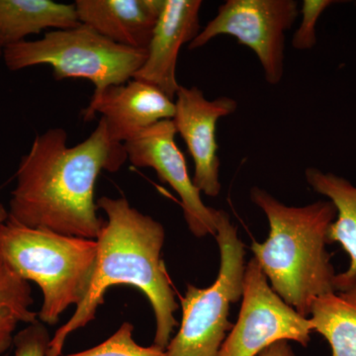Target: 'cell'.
Returning a JSON list of instances; mask_svg holds the SVG:
<instances>
[{
  "mask_svg": "<svg viewBox=\"0 0 356 356\" xmlns=\"http://www.w3.org/2000/svg\"><path fill=\"white\" fill-rule=\"evenodd\" d=\"M128 161L125 147L100 118L90 136L67 146L64 129L37 135L21 158L8 220L28 228L96 240L106 220L98 215L95 184L102 170L116 172Z\"/></svg>",
  "mask_w": 356,
  "mask_h": 356,
  "instance_id": "cell-1",
  "label": "cell"
},
{
  "mask_svg": "<svg viewBox=\"0 0 356 356\" xmlns=\"http://www.w3.org/2000/svg\"><path fill=\"white\" fill-rule=\"evenodd\" d=\"M96 203L107 220L95 240L92 280L72 317L51 337L47 356L62 355L67 337L95 320L104 304L105 293L114 285H130L147 297L156 317L154 344L165 350L178 325L175 315L179 305L161 259L165 228L132 207L126 198L103 196Z\"/></svg>",
  "mask_w": 356,
  "mask_h": 356,
  "instance_id": "cell-2",
  "label": "cell"
},
{
  "mask_svg": "<svg viewBox=\"0 0 356 356\" xmlns=\"http://www.w3.org/2000/svg\"><path fill=\"white\" fill-rule=\"evenodd\" d=\"M250 199L264 211L269 224L266 240L252 243L254 257L273 291L309 318L316 299L337 291V274L327 250L336 208L329 200L290 207L257 186L250 191Z\"/></svg>",
  "mask_w": 356,
  "mask_h": 356,
  "instance_id": "cell-3",
  "label": "cell"
},
{
  "mask_svg": "<svg viewBox=\"0 0 356 356\" xmlns=\"http://www.w3.org/2000/svg\"><path fill=\"white\" fill-rule=\"evenodd\" d=\"M97 254L95 240L28 228L7 220L0 225V255L18 275L43 293L38 320L56 325L70 306L86 297Z\"/></svg>",
  "mask_w": 356,
  "mask_h": 356,
  "instance_id": "cell-4",
  "label": "cell"
},
{
  "mask_svg": "<svg viewBox=\"0 0 356 356\" xmlns=\"http://www.w3.org/2000/svg\"><path fill=\"white\" fill-rule=\"evenodd\" d=\"M7 69L24 70L49 65L57 81L86 79L95 86V93L133 79L144 65L147 51L114 43L88 25L54 30L36 41L4 47Z\"/></svg>",
  "mask_w": 356,
  "mask_h": 356,
  "instance_id": "cell-5",
  "label": "cell"
},
{
  "mask_svg": "<svg viewBox=\"0 0 356 356\" xmlns=\"http://www.w3.org/2000/svg\"><path fill=\"white\" fill-rule=\"evenodd\" d=\"M215 236L220 248L217 280L207 288L187 284L180 299L181 324L166 346L168 356H218L227 332L233 329L229 309L243 296L245 248L225 211L218 210Z\"/></svg>",
  "mask_w": 356,
  "mask_h": 356,
  "instance_id": "cell-6",
  "label": "cell"
},
{
  "mask_svg": "<svg viewBox=\"0 0 356 356\" xmlns=\"http://www.w3.org/2000/svg\"><path fill=\"white\" fill-rule=\"evenodd\" d=\"M298 6L295 0H227L188 49L202 48L222 35L234 37L254 51L267 83L277 86L284 76L285 33L298 17Z\"/></svg>",
  "mask_w": 356,
  "mask_h": 356,
  "instance_id": "cell-7",
  "label": "cell"
},
{
  "mask_svg": "<svg viewBox=\"0 0 356 356\" xmlns=\"http://www.w3.org/2000/svg\"><path fill=\"white\" fill-rule=\"evenodd\" d=\"M240 316L218 356H257L271 344L294 341L307 346L313 325L273 291L259 262L245 266Z\"/></svg>",
  "mask_w": 356,
  "mask_h": 356,
  "instance_id": "cell-8",
  "label": "cell"
},
{
  "mask_svg": "<svg viewBox=\"0 0 356 356\" xmlns=\"http://www.w3.org/2000/svg\"><path fill=\"white\" fill-rule=\"evenodd\" d=\"M172 120L154 124L124 144L128 159L136 168H153L163 184L177 192L181 200L185 221L197 238L216 235L218 210L208 207L193 184L184 154L175 142Z\"/></svg>",
  "mask_w": 356,
  "mask_h": 356,
  "instance_id": "cell-9",
  "label": "cell"
},
{
  "mask_svg": "<svg viewBox=\"0 0 356 356\" xmlns=\"http://www.w3.org/2000/svg\"><path fill=\"white\" fill-rule=\"evenodd\" d=\"M175 103L172 122L193 159V184L206 195L216 197L222 188L217 124L220 119L235 113L238 102L227 96L210 100L196 86H180Z\"/></svg>",
  "mask_w": 356,
  "mask_h": 356,
  "instance_id": "cell-10",
  "label": "cell"
},
{
  "mask_svg": "<svg viewBox=\"0 0 356 356\" xmlns=\"http://www.w3.org/2000/svg\"><path fill=\"white\" fill-rule=\"evenodd\" d=\"M97 113L106 121L112 139L125 144L145 129L172 120L175 103L156 86L133 79L93 93L83 112L84 121L91 120Z\"/></svg>",
  "mask_w": 356,
  "mask_h": 356,
  "instance_id": "cell-11",
  "label": "cell"
},
{
  "mask_svg": "<svg viewBox=\"0 0 356 356\" xmlns=\"http://www.w3.org/2000/svg\"><path fill=\"white\" fill-rule=\"evenodd\" d=\"M201 0H165L147 50L144 65L134 79L156 86L175 100L180 86L177 79L178 56L201 31Z\"/></svg>",
  "mask_w": 356,
  "mask_h": 356,
  "instance_id": "cell-12",
  "label": "cell"
},
{
  "mask_svg": "<svg viewBox=\"0 0 356 356\" xmlns=\"http://www.w3.org/2000/svg\"><path fill=\"white\" fill-rule=\"evenodd\" d=\"M165 0H76L79 23L114 43L147 50Z\"/></svg>",
  "mask_w": 356,
  "mask_h": 356,
  "instance_id": "cell-13",
  "label": "cell"
},
{
  "mask_svg": "<svg viewBox=\"0 0 356 356\" xmlns=\"http://www.w3.org/2000/svg\"><path fill=\"white\" fill-rule=\"evenodd\" d=\"M307 182L336 208L337 216L327 232L329 243H337L350 257L348 270L337 275V291L356 284V185L332 172L307 168Z\"/></svg>",
  "mask_w": 356,
  "mask_h": 356,
  "instance_id": "cell-14",
  "label": "cell"
},
{
  "mask_svg": "<svg viewBox=\"0 0 356 356\" xmlns=\"http://www.w3.org/2000/svg\"><path fill=\"white\" fill-rule=\"evenodd\" d=\"M81 24L74 4L51 0H0V39L4 47L25 41L46 29L65 30Z\"/></svg>",
  "mask_w": 356,
  "mask_h": 356,
  "instance_id": "cell-15",
  "label": "cell"
},
{
  "mask_svg": "<svg viewBox=\"0 0 356 356\" xmlns=\"http://www.w3.org/2000/svg\"><path fill=\"white\" fill-rule=\"evenodd\" d=\"M310 316L313 332L327 339L332 356H356V284L318 297Z\"/></svg>",
  "mask_w": 356,
  "mask_h": 356,
  "instance_id": "cell-16",
  "label": "cell"
},
{
  "mask_svg": "<svg viewBox=\"0 0 356 356\" xmlns=\"http://www.w3.org/2000/svg\"><path fill=\"white\" fill-rule=\"evenodd\" d=\"M33 304L30 282L18 275L0 255V355L13 348L18 325L39 321Z\"/></svg>",
  "mask_w": 356,
  "mask_h": 356,
  "instance_id": "cell-17",
  "label": "cell"
},
{
  "mask_svg": "<svg viewBox=\"0 0 356 356\" xmlns=\"http://www.w3.org/2000/svg\"><path fill=\"white\" fill-rule=\"evenodd\" d=\"M134 325L125 322L102 343L95 348L65 356H168L159 346H142L133 337Z\"/></svg>",
  "mask_w": 356,
  "mask_h": 356,
  "instance_id": "cell-18",
  "label": "cell"
},
{
  "mask_svg": "<svg viewBox=\"0 0 356 356\" xmlns=\"http://www.w3.org/2000/svg\"><path fill=\"white\" fill-rule=\"evenodd\" d=\"M336 0H304L302 2V20L298 29L293 35V48L299 51L311 50L317 44L316 27L322 14L334 4L341 3Z\"/></svg>",
  "mask_w": 356,
  "mask_h": 356,
  "instance_id": "cell-19",
  "label": "cell"
},
{
  "mask_svg": "<svg viewBox=\"0 0 356 356\" xmlns=\"http://www.w3.org/2000/svg\"><path fill=\"white\" fill-rule=\"evenodd\" d=\"M51 339L44 324L37 321L15 334L13 356H47Z\"/></svg>",
  "mask_w": 356,
  "mask_h": 356,
  "instance_id": "cell-20",
  "label": "cell"
},
{
  "mask_svg": "<svg viewBox=\"0 0 356 356\" xmlns=\"http://www.w3.org/2000/svg\"><path fill=\"white\" fill-rule=\"evenodd\" d=\"M259 356H295V355L287 341H280L262 350Z\"/></svg>",
  "mask_w": 356,
  "mask_h": 356,
  "instance_id": "cell-21",
  "label": "cell"
},
{
  "mask_svg": "<svg viewBox=\"0 0 356 356\" xmlns=\"http://www.w3.org/2000/svg\"><path fill=\"white\" fill-rule=\"evenodd\" d=\"M8 220V211L0 203V225L3 224Z\"/></svg>",
  "mask_w": 356,
  "mask_h": 356,
  "instance_id": "cell-22",
  "label": "cell"
},
{
  "mask_svg": "<svg viewBox=\"0 0 356 356\" xmlns=\"http://www.w3.org/2000/svg\"><path fill=\"white\" fill-rule=\"evenodd\" d=\"M3 44H2L1 39H0V57H1L2 54H3Z\"/></svg>",
  "mask_w": 356,
  "mask_h": 356,
  "instance_id": "cell-23",
  "label": "cell"
},
{
  "mask_svg": "<svg viewBox=\"0 0 356 356\" xmlns=\"http://www.w3.org/2000/svg\"><path fill=\"white\" fill-rule=\"evenodd\" d=\"M355 6H356V1L355 2Z\"/></svg>",
  "mask_w": 356,
  "mask_h": 356,
  "instance_id": "cell-24",
  "label": "cell"
}]
</instances>
